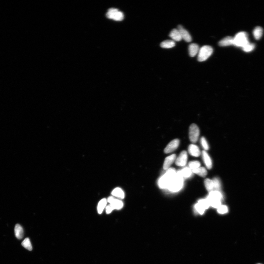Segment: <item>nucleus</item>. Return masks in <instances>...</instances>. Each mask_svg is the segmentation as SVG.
I'll return each instance as SVG.
<instances>
[{"mask_svg": "<svg viewBox=\"0 0 264 264\" xmlns=\"http://www.w3.org/2000/svg\"><path fill=\"white\" fill-rule=\"evenodd\" d=\"M174 168H169L166 173L161 177L159 181V186L162 188H167L171 182L176 175Z\"/></svg>", "mask_w": 264, "mask_h": 264, "instance_id": "nucleus-1", "label": "nucleus"}, {"mask_svg": "<svg viewBox=\"0 0 264 264\" xmlns=\"http://www.w3.org/2000/svg\"><path fill=\"white\" fill-rule=\"evenodd\" d=\"M183 184V178L176 173L175 177L171 182L167 188L170 191L176 192L179 191L182 188Z\"/></svg>", "mask_w": 264, "mask_h": 264, "instance_id": "nucleus-2", "label": "nucleus"}, {"mask_svg": "<svg viewBox=\"0 0 264 264\" xmlns=\"http://www.w3.org/2000/svg\"><path fill=\"white\" fill-rule=\"evenodd\" d=\"M249 43L248 36L246 32H239L234 37V45L236 46L242 48Z\"/></svg>", "mask_w": 264, "mask_h": 264, "instance_id": "nucleus-3", "label": "nucleus"}, {"mask_svg": "<svg viewBox=\"0 0 264 264\" xmlns=\"http://www.w3.org/2000/svg\"><path fill=\"white\" fill-rule=\"evenodd\" d=\"M213 52L212 47L204 46L200 49L198 52V60L199 62L205 61L212 55Z\"/></svg>", "mask_w": 264, "mask_h": 264, "instance_id": "nucleus-4", "label": "nucleus"}, {"mask_svg": "<svg viewBox=\"0 0 264 264\" xmlns=\"http://www.w3.org/2000/svg\"><path fill=\"white\" fill-rule=\"evenodd\" d=\"M106 16L108 19H112L116 21H121L124 19L123 13L118 10L111 8L108 9L106 13Z\"/></svg>", "mask_w": 264, "mask_h": 264, "instance_id": "nucleus-5", "label": "nucleus"}, {"mask_svg": "<svg viewBox=\"0 0 264 264\" xmlns=\"http://www.w3.org/2000/svg\"><path fill=\"white\" fill-rule=\"evenodd\" d=\"M199 128L196 124H191L189 128V138L190 141L193 143L197 141L200 135Z\"/></svg>", "mask_w": 264, "mask_h": 264, "instance_id": "nucleus-6", "label": "nucleus"}, {"mask_svg": "<svg viewBox=\"0 0 264 264\" xmlns=\"http://www.w3.org/2000/svg\"><path fill=\"white\" fill-rule=\"evenodd\" d=\"M180 141L178 139H175L170 142L167 145L164 150L165 153H169L174 151L178 148L179 145Z\"/></svg>", "mask_w": 264, "mask_h": 264, "instance_id": "nucleus-7", "label": "nucleus"}, {"mask_svg": "<svg viewBox=\"0 0 264 264\" xmlns=\"http://www.w3.org/2000/svg\"><path fill=\"white\" fill-rule=\"evenodd\" d=\"M188 160V154L186 151H183L176 159L175 164L178 166L183 167L186 165Z\"/></svg>", "mask_w": 264, "mask_h": 264, "instance_id": "nucleus-8", "label": "nucleus"}, {"mask_svg": "<svg viewBox=\"0 0 264 264\" xmlns=\"http://www.w3.org/2000/svg\"><path fill=\"white\" fill-rule=\"evenodd\" d=\"M108 201L110 204L112 206L114 209H120L123 206V204L122 201L115 199L113 197H110L108 198Z\"/></svg>", "mask_w": 264, "mask_h": 264, "instance_id": "nucleus-9", "label": "nucleus"}, {"mask_svg": "<svg viewBox=\"0 0 264 264\" xmlns=\"http://www.w3.org/2000/svg\"><path fill=\"white\" fill-rule=\"evenodd\" d=\"M206 200L209 202L210 206L212 207L218 209L221 206V200L209 194Z\"/></svg>", "mask_w": 264, "mask_h": 264, "instance_id": "nucleus-10", "label": "nucleus"}, {"mask_svg": "<svg viewBox=\"0 0 264 264\" xmlns=\"http://www.w3.org/2000/svg\"><path fill=\"white\" fill-rule=\"evenodd\" d=\"M178 29L179 31L182 39H183L186 42H189L191 41V35L181 25H179Z\"/></svg>", "mask_w": 264, "mask_h": 264, "instance_id": "nucleus-11", "label": "nucleus"}, {"mask_svg": "<svg viewBox=\"0 0 264 264\" xmlns=\"http://www.w3.org/2000/svg\"><path fill=\"white\" fill-rule=\"evenodd\" d=\"M176 155L175 154H173L170 156L165 158L163 165V169L165 170H168L169 168L171 165L174 163L176 160Z\"/></svg>", "mask_w": 264, "mask_h": 264, "instance_id": "nucleus-12", "label": "nucleus"}, {"mask_svg": "<svg viewBox=\"0 0 264 264\" xmlns=\"http://www.w3.org/2000/svg\"><path fill=\"white\" fill-rule=\"evenodd\" d=\"M188 153L193 156L198 157L200 155L199 147L194 144H191L188 147Z\"/></svg>", "mask_w": 264, "mask_h": 264, "instance_id": "nucleus-13", "label": "nucleus"}, {"mask_svg": "<svg viewBox=\"0 0 264 264\" xmlns=\"http://www.w3.org/2000/svg\"><path fill=\"white\" fill-rule=\"evenodd\" d=\"M219 45L220 46L225 47L227 46L232 45H234V37L230 36L224 37L222 40L220 41L219 42Z\"/></svg>", "mask_w": 264, "mask_h": 264, "instance_id": "nucleus-14", "label": "nucleus"}, {"mask_svg": "<svg viewBox=\"0 0 264 264\" xmlns=\"http://www.w3.org/2000/svg\"><path fill=\"white\" fill-rule=\"evenodd\" d=\"M203 161L205 165L208 169H211L212 167V162L210 157L206 150H203L202 152Z\"/></svg>", "mask_w": 264, "mask_h": 264, "instance_id": "nucleus-15", "label": "nucleus"}, {"mask_svg": "<svg viewBox=\"0 0 264 264\" xmlns=\"http://www.w3.org/2000/svg\"><path fill=\"white\" fill-rule=\"evenodd\" d=\"M200 50L199 46L196 43H192L188 47V52L190 56L194 57L198 53Z\"/></svg>", "mask_w": 264, "mask_h": 264, "instance_id": "nucleus-16", "label": "nucleus"}, {"mask_svg": "<svg viewBox=\"0 0 264 264\" xmlns=\"http://www.w3.org/2000/svg\"><path fill=\"white\" fill-rule=\"evenodd\" d=\"M14 233L16 237L19 240L22 239L24 237L23 229L20 224H16L14 228Z\"/></svg>", "mask_w": 264, "mask_h": 264, "instance_id": "nucleus-17", "label": "nucleus"}, {"mask_svg": "<svg viewBox=\"0 0 264 264\" xmlns=\"http://www.w3.org/2000/svg\"><path fill=\"white\" fill-rule=\"evenodd\" d=\"M170 37L174 41H180L182 40V37L178 29H174L171 31L170 34Z\"/></svg>", "mask_w": 264, "mask_h": 264, "instance_id": "nucleus-18", "label": "nucleus"}, {"mask_svg": "<svg viewBox=\"0 0 264 264\" xmlns=\"http://www.w3.org/2000/svg\"><path fill=\"white\" fill-rule=\"evenodd\" d=\"M176 173L182 178H188L191 176L192 172L191 169L186 167L178 172Z\"/></svg>", "mask_w": 264, "mask_h": 264, "instance_id": "nucleus-19", "label": "nucleus"}, {"mask_svg": "<svg viewBox=\"0 0 264 264\" xmlns=\"http://www.w3.org/2000/svg\"><path fill=\"white\" fill-rule=\"evenodd\" d=\"M263 30L262 27H257L254 29L253 31V35L256 40L260 39L263 35Z\"/></svg>", "mask_w": 264, "mask_h": 264, "instance_id": "nucleus-20", "label": "nucleus"}, {"mask_svg": "<svg viewBox=\"0 0 264 264\" xmlns=\"http://www.w3.org/2000/svg\"><path fill=\"white\" fill-rule=\"evenodd\" d=\"M175 43L173 40H167L164 41L160 44L161 47L165 49H170L174 47Z\"/></svg>", "mask_w": 264, "mask_h": 264, "instance_id": "nucleus-21", "label": "nucleus"}, {"mask_svg": "<svg viewBox=\"0 0 264 264\" xmlns=\"http://www.w3.org/2000/svg\"><path fill=\"white\" fill-rule=\"evenodd\" d=\"M111 194L113 196L120 198L121 199H123L124 197L123 191L121 188H116L113 190Z\"/></svg>", "mask_w": 264, "mask_h": 264, "instance_id": "nucleus-22", "label": "nucleus"}, {"mask_svg": "<svg viewBox=\"0 0 264 264\" xmlns=\"http://www.w3.org/2000/svg\"><path fill=\"white\" fill-rule=\"evenodd\" d=\"M192 172L202 177H205L207 174V171L203 167H199L196 169L192 170Z\"/></svg>", "mask_w": 264, "mask_h": 264, "instance_id": "nucleus-23", "label": "nucleus"}, {"mask_svg": "<svg viewBox=\"0 0 264 264\" xmlns=\"http://www.w3.org/2000/svg\"><path fill=\"white\" fill-rule=\"evenodd\" d=\"M106 204H107V201L105 198H103L99 202L97 207L98 212L99 214H100L102 213L105 208V207Z\"/></svg>", "mask_w": 264, "mask_h": 264, "instance_id": "nucleus-24", "label": "nucleus"}, {"mask_svg": "<svg viewBox=\"0 0 264 264\" xmlns=\"http://www.w3.org/2000/svg\"><path fill=\"white\" fill-rule=\"evenodd\" d=\"M204 183L205 186H206V190L210 192L213 191L214 189V183L212 180L209 179H206L205 180Z\"/></svg>", "mask_w": 264, "mask_h": 264, "instance_id": "nucleus-25", "label": "nucleus"}, {"mask_svg": "<svg viewBox=\"0 0 264 264\" xmlns=\"http://www.w3.org/2000/svg\"><path fill=\"white\" fill-rule=\"evenodd\" d=\"M21 245L28 250L31 251L32 250V244L28 238L25 239L22 242Z\"/></svg>", "mask_w": 264, "mask_h": 264, "instance_id": "nucleus-26", "label": "nucleus"}, {"mask_svg": "<svg viewBox=\"0 0 264 264\" xmlns=\"http://www.w3.org/2000/svg\"><path fill=\"white\" fill-rule=\"evenodd\" d=\"M255 48V45L254 44L250 43H249L247 45L242 47V50L245 52H250L253 50Z\"/></svg>", "mask_w": 264, "mask_h": 264, "instance_id": "nucleus-27", "label": "nucleus"}, {"mask_svg": "<svg viewBox=\"0 0 264 264\" xmlns=\"http://www.w3.org/2000/svg\"><path fill=\"white\" fill-rule=\"evenodd\" d=\"M214 183V188L215 191H220L221 188L220 182L217 178H215L212 180Z\"/></svg>", "mask_w": 264, "mask_h": 264, "instance_id": "nucleus-28", "label": "nucleus"}, {"mask_svg": "<svg viewBox=\"0 0 264 264\" xmlns=\"http://www.w3.org/2000/svg\"><path fill=\"white\" fill-rule=\"evenodd\" d=\"M190 168L192 170L196 169L199 168L200 166V163L198 161H192L190 162L188 164Z\"/></svg>", "mask_w": 264, "mask_h": 264, "instance_id": "nucleus-29", "label": "nucleus"}, {"mask_svg": "<svg viewBox=\"0 0 264 264\" xmlns=\"http://www.w3.org/2000/svg\"><path fill=\"white\" fill-rule=\"evenodd\" d=\"M200 141L202 147H203V149L205 150H209V144H208L207 141H206L205 137H201Z\"/></svg>", "mask_w": 264, "mask_h": 264, "instance_id": "nucleus-30", "label": "nucleus"}, {"mask_svg": "<svg viewBox=\"0 0 264 264\" xmlns=\"http://www.w3.org/2000/svg\"><path fill=\"white\" fill-rule=\"evenodd\" d=\"M198 203L200 204L205 209H209V207L210 205L206 199H201L199 200L198 201Z\"/></svg>", "mask_w": 264, "mask_h": 264, "instance_id": "nucleus-31", "label": "nucleus"}, {"mask_svg": "<svg viewBox=\"0 0 264 264\" xmlns=\"http://www.w3.org/2000/svg\"><path fill=\"white\" fill-rule=\"evenodd\" d=\"M194 207L197 212L199 213L200 214L203 215L204 214L205 209L199 203H198L197 204L195 205Z\"/></svg>", "mask_w": 264, "mask_h": 264, "instance_id": "nucleus-32", "label": "nucleus"}, {"mask_svg": "<svg viewBox=\"0 0 264 264\" xmlns=\"http://www.w3.org/2000/svg\"><path fill=\"white\" fill-rule=\"evenodd\" d=\"M218 212L220 214H224L228 211L227 206H221L218 209Z\"/></svg>", "mask_w": 264, "mask_h": 264, "instance_id": "nucleus-33", "label": "nucleus"}, {"mask_svg": "<svg viewBox=\"0 0 264 264\" xmlns=\"http://www.w3.org/2000/svg\"><path fill=\"white\" fill-rule=\"evenodd\" d=\"M114 209L111 205H108L106 207V212L107 214H109Z\"/></svg>", "mask_w": 264, "mask_h": 264, "instance_id": "nucleus-34", "label": "nucleus"}, {"mask_svg": "<svg viewBox=\"0 0 264 264\" xmlns=\"http://www.w3.org/2000/svg\"></svg>", "mask_w": 264, "mask_h": 264, "instance_id": "nucleus-35", "label": "nucleus"}]
</instances>
